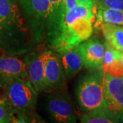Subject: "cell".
<instances>
[{
	"mask_svg": "<svg viewBox=\"0 0 123 123\" xmlns=\"http://www.w3.org/2000/svg\"><path fill=\"white\" fill-rule=\"evenodd\" d=\"M24 17L18 7L8 15L0 17V47L9 55L27 53L36 44Z\"/></svg>",
	"mask_w": 123,
	"mask_h": 123,
	"instance_id": "6da1fadb",
	"label": "cell"
},
{
	"mask_svg": "<svg viewBox=\"0 0 123 123\" xmlns=\"http://www.w3.org/2000/svg\"><path fill=\"white\" fill-rule=\"evenodd\" d=\"M25 17L36 44L47 40L51 47L57 38L53 17V8L49 0H20Z\"/></svg>",
	"mask_w": 123,
	"mask_h": 123,
	"instance_id": "7a4b0ae2",
	"label": "cell"
},
{
	"mask_svg": "<svg viewBox=\"0 0 123 123\" xmlns=\"http://www.w3.org/2000/svg\"><path fill=\"white\" fill-rule=\"evenodd\" d=\"M103 69L92 70L79 81L75 96L79 110L88 112L104 107Z\"/></svg>",
	"mask_w": 123,
	"mask_h": 123,
	"instance_id": "3957f363",
	"label": "cell"
},
{
	"mask_svg": "<svg viewBox=\"0 0 123 123\" xmlns=\"http://www.w3.org/2000/svg\"><path fill=\"white\" fill-rule=\"evenodd\" d=\"M6 101L14 110L29 116L34 117L37 105L38 92L29 79L18 78L9 83L3 90Z\"/></svg>",
	"mask_w": 123,
	"mask_h": 123,
	"instance_id": "277c9868",
	"label": "cell"
},
{
	"mask_svg": "<svg viewBox=\"0 0 123 123\" xmlns=\"http://www.w3.org/2000/svg\"><path fill=\"white\" fill-rule=\"evenodd\" d=\"M48 94L46 110L50 118L55 123H76L77 120V111L66 88Z\"/></svg>",
	"mask_w": 123,
	"mask_h": 123,
	"instance_id": "5b68a950",
	"label": "cell"
},
{
	"mask_svg": "<svg viewBox=\"0 0 123 123\" xmlns=\"http://www.w3.org/2000/svg\"><path fill=\"white\" fill-rule=\"evenodd\" d=\"M92 33V19L86 17L79 18L69 25L64 27L52 49L56 52H60L75 47L90 38Z\"/></svg>",
	"mask_w": 123,
	"mask_h": 123,
	"instance_id": "8992f818",
	"label": "cell"
},
{
	"mask_svg": "<svg viewBox=\"0 0 123 123\" xmlns=\"http://www.w3.org/2000/svg\"><path fill=\"white\" fill-rule=\"evenodd\" d=\"M103 92V109L117 123H123V77L104 73Z\"/></svg>",
	"mask_w": 123,
	"mask_h": 123,
	"instance_id": "52a82bcc",
	"label": "cell"
},
{
	"mask_svg": "<svg viewBox=\"0 0 123 123\" xmlns=\"http://www.w3.org/2000/svg\"><path fill=\"white\" fill-rule=\"evenodd\" d=\"M44 73L46 92L58 91L66 88L64 75L60 53L54 50L44 51Z\"/></svg>",
	"mask_w": 123,
	"mask_h": 123,
	"instance_id": "ba28073f",
	"label": "cell"
},
{
	"mask_svg": "<svg viewBox=\"0 0 123 123\" xmlns=\"http://www.w3.org/2000/svg\"><path fill=\"white\" fill-rule=\"evenodd\" d=\"M18 78L29 79L24 60L12 55H1L0 57V90H4L9 83Z\"/></svg>",
	"mask_w": 123,
	"mask_h": 123,
	"instance_id": "9c48e42d",
	"label": "cell"
},
{
	"mask_svg": "<svg viewBox=\"0 0 123 123\" xmlns=\"http://www.w3.org/2000/svg\"><path fill=\"white\" fill-rule=\"evenodd\" d=\"M25 62L28 79L39 92H46L44 73V51L30 52L23 59Z\"/></svg>",
	"mask_w": 123,
	"mask_h": 123,
	"instance_id": "30bf717a",
	"label": "cell"
},
{
	"mask_svg": "<svg viewBox=\"0 0 123 123\" xmlns=\"http://www.w3.org/2000/svg\"><path fill=\"white\" fill-rule=\"evenodd\" d=\"M78 47L84 58L86 68L90 70L102 68L105 47L101 41L95 38H88Z\"/></svg>",
	"mask_w": 123,
	"mask_h": 123,
	"instance_id": "8fae6325",
	"label": "cell"
},
{
	"mask_svg": "<svg viewBox=\"0 0 123 123\" xmlns=\"http://www.w3.org/2000/svg\"><path fill=\"white\" fill-rule=\"evenodd\" d=\"M57 53L60 55L66 79H73L84 67V58L78 46Z\"/></svg>",
	"mask_w": 123,
	"mask_h": 123,
	"instance_id": "7c38bea8",
	"label": "cell"
},
{
	"mask_svg": "<svg viewBox=\"0 0 123 123\" xmlns=\"http://www.w3.org/2000/svg\"><path fill=\"white\" fill-rule=\"evenodd\" d=\"M100 27L106 43L116 50L123 51V25L103 23Z\"/></svg>",
	"mask_w": 123,
	"mask_h": 123,
	"instance_id": "4fadbf2b",
	"label": "cell"
},
{
	"mask_svg": "<svg viewBox=\"0 0 123 123\" xmlns=\"http://www.w3.org/2000/svg\"><path fill=\"white\" fill-rule=\"evenodd\" d=\"M103 23L123 25V10L105 7H97L95 27L97 28L100 27Z\"/></svg>",
	"mask_w": 123,
	"mask_h": 123,
	"instance_id": "5bb4252c",
	"label": "cell"
},
{
	"mask_svg": "<svg viewBox=\"0 0 123 123\" xmlns=\"http://www.w3.org/2000/svg\"><path fill=\"white\" fill-rule=\"evenodd\" d=\"M81 17L89 18L93 20L94 18V14L93 10L88 8V7L84 5L77 4L75 8L70 9L65 12L63 22V28L64 26L70 25L75 20Z\"/></svg>",
	"mask_w": 123,
	"mask_h": 123,
	"instance_id": "9a60e30c",
	"label": "cell"
},
{
	"mask_svg": "<svg viewBox=\"0 0 123 123\" xmlns=\"http://www.w3.org/2000/svg\"><path fill=\"white\" fill-rule=\"evenodd\" d=\"M82 123H117L104 109H98L85 112L79 118Z\"/></svg>",
	"mask_w": 123,
	"mask_h": 123,
	"instance_id": "2e32d148",
	"label": "cell"
},
{
	"mask_svg": "<svg viewBox=\"0 0 123 123\" xmlns=\"http://www.w3.org/2000/svg\"><path fill=\"white\" fill-rule=\"evenodd\" d=\"M104 73L117 77H123V65L120 60H116L109 66L102 68Z\"/></svg>",
	"mask_w": 123,
	"mask_h": 123,
	"instance_id": "e0dca14e",
	"label": "cell"
},
{
	"mask_svg": "<svg viewBox=\"0 0 123 123\" xmlns=\"http://www.w3.org/2000/svg\"><path fill=\"white\" fill-rule=\"evenodd\" d=\"M12 107L4 98H0V123H10Z\"/></svg>",
	"mask_w": 123,
	"mask_h": 123,
	"instance_id": "ac0fdd59",
	"label": "cell"
},
{
	"mask_svg": "<svg viewBox=\"0 0 123 123\" xmlns=\"http://www.w3.org/2000/svg\"><path fill=\"white\" fill-rule=\"evenodd\" d=\"M97 6L123 10V0H97Z\"/></svg>",
	"mask_w": 123,
	"mask_h": 123,
	"instance_id": "d6986e66",
	"label": "cell"
},
{
	"mask_svg": "<svg viewBox=\"0 0 123 123\" xmlns=\"http://www.w3.org/2000/svg\"><path fill=\"white\" fill-rule=\"evenodd\" d=\"M77 1L78 4L84 5L93 11L97 6V0H77Z\"/></svg>",
	"mask_w": 123,
	"mask_h": 123,
	"instance_id": "ffe728a7",
	"label": "cell"
},
{
	"mask_svg": "<svg viewBox=\"0 0 123 123\" xmlns=\"http://www.w3.org/2000/svg\"><path fill=\"white\" fill-rule=\"evenodd\" d=\"M63 4H64L65 12L70 9L75 8L78 4L77 0H63Z\"/></svg>",
	"mask_w": 123,
	"mask_h": 123,
	"instance_id": "44dd1931",
	"label": "cell"
},
{
	"mask_svg": "<svg viewBox=\"0 0 123 123\" xmlns=\"http://www.w3.org/2000/svg\"><path fill=\"white\" fill-rule=\"evenodd\" d=\"M120 60L123 65V51L120 52Z\"/></svg>",
	"mask_w": 123,
	"mask_h": 123,
	"instance_id": "7402d4cb",
	"label": "cell"
}]
</instances>
